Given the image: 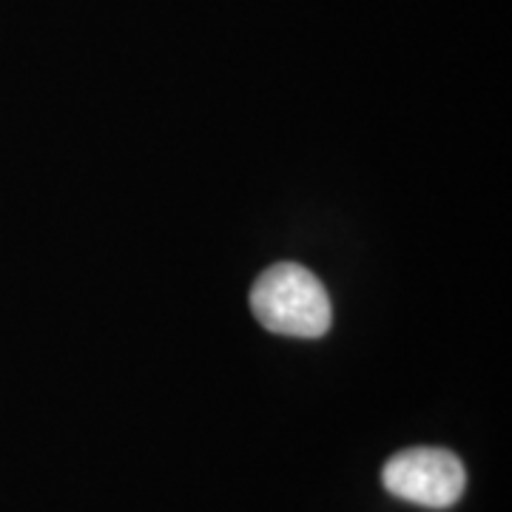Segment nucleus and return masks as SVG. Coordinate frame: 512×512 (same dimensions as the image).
<instances>
[{"mask_svg": "<svg viewBox=\"0 0 512 512\" xmlns=\"http://www.w3.org/2000/svg\"><path fill=\"white\" fill-rule=\"evenodd\" d=\"M251 311L271 333L296 339H319L333 322L328 291L296 262H276L256 279Z\"/></svg>", "mask_w": 512, "mask_h": 512, "instance_id": "1", "label": "nucleus"}, {"mask_svg": "<svg viewBox=\"0 0 512 512\" xmlns=\"http://www.w3.org/2000/svg\"><path fill=\"white\" fill-rule=\"evenodd\" d=\"M384 490L427 510H447L464 495L461 458L441 447H413L393 456L382 470Z\"/></svg>", "mask_w": 512, "mask_h": 512, "instance_id": "2", "label": "nucleus"}]
</instances>
